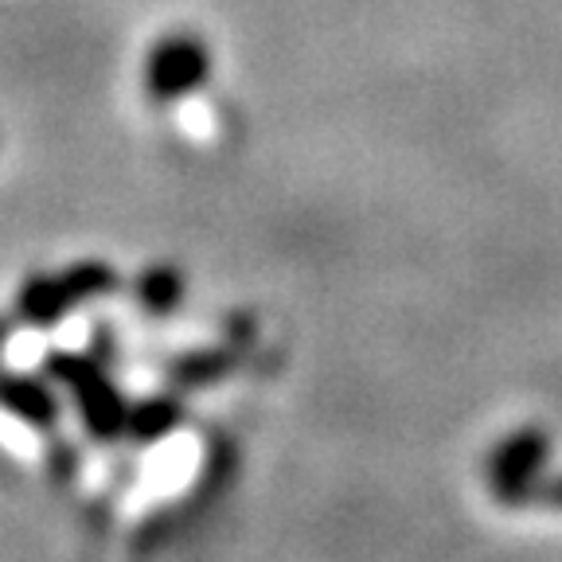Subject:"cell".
<instances>
[{
    "label": "cell",
    "instance_id": "6da1fadb",
    "mask_svg": "<svg viewBox=\"0 0 562 562\" xmlns=\"http://www.w3.org/2000/svg\"><path fill=\"white\" fill-rule=\"evenodd\" d=\"M117 285H122V278L102 258L70 262L67 270H55V273H35L16 293V321L27 328H55L75 308L110 297Z\"/></svg>",
    "mask_w": 562,
    "mask_h": 562
},
{
    "label": "cell",
    "instance_id": "7a4b0ae2",
    "mask_svg": "<svg viewBox=\"0 0 562 562\" xmlns=\"http://www.w3.org/2000/svg\"><path fill=\"white\" fill-rule=\"evenodd\" d=\"M44 375H52L63 386L79 411L82 426L94 441H117L125 438L130 426V398L114 383V375L82 351H52L44 360Z\"/></svg>",
    "mask_w": 562,
    "mask_h": 562
},
{
    "label": "cell",
    "instance_id": "3957f363",
    "mask_svg": "<svg viewBox=\"0 0 562 562\" xmlns=\"http://www.w3.org/2000/svg\"><path fill=\"white\" fill-rule=\"evenodd\" d=\"M211 79V52L200 35L176 32L149 47L145 67H140V87L153 105L184 102L188 94Z\"/></svg>",
    "mask_w": 562,
    "mask_h": 562
},
{
    "label": "cell",
    "instance_id": "277c9868",
    "mask_svg": "<svg viewBox=\"0 0 562 562\" xmlns=\"http://www.w3.org/2000/svg\"><path fill=\"white\" fill-rule=\"evenodd\" d=\"M551 453V434L543 426H524V430L508 434L501 446L488 453V488L504 508H524L531 488L539 484Z\"/></svg>",
    "mask_w": 562,
    "mask_h": 562
},
{
    "label": "cell",
    "instance_id": "5b68a950",
    "mask_svg": "<svg viewBox=\"0 0 562 562\" xmlns=\"http://www.w3.org/2000/svg\"><path fill=\"white\" fill-rule=\"evenodd\" d=\"M0 411L9 414V418L24 422V426H32V430L52 434L55 422H59V398H55L47 379L0 368Z\"/></svg>",
    "mask_w": 562,
    "mask_h": 562
},
{
    "label": "cell",
    "instance_id": "8992f818",
    "mask_svg": "<svg viewBox=\"0 0 562 562\" xmlns=\"http://www.w3.org/2000/svg\"><path fill=\"white\" fill-rule=\"evenodd\" d=\"M238 363H243V348L215 344V348H195V351H184L180 360H172L168 379H172V386H180V391H200V386L223 383Z\"/></svg>",
    "mask_w": 562,
    "mask_h": 562
},
{
    "label": "cell",
    "instance_id": "52a82bcc",
    "mask_svg": "<svg viewBox=\"0 0 562 562\" xmlns=\"http://www.w3.org/2000/svg\"><path fill=\"white\" fill-rule=\"evenodd\" d=\"M180 426V398L176 395H149L130 406V426L125 438L137 446H153V441L168 438Z\"/></svg>",
    "mask_w": 562,
    "mask_h": 562
},
{
    "label": "cell",
    "instance_id": "ba28073f",
    "mask_svg": "<svg viewBox=\"0 0 562 562\" xmlns=\"http://www.w3.org/2000/svg\"><path fill=\"white\" fill-rule=\"evenodd\" d=\"M133 293H137V301L149 308V313L165 316L184 301V278H180V270H172V266H149V270L133 281Z\"/></svg>",
    "mask_w": 562,
    "mask_h": 562
},
{
    "label": "cell",
    "instance_id": "9c48e42d",
    "mask_svg": "<svg viewBox=\"0 0 562 562\" xmlns=\"http://www.w3.org/2000/svg\"><path fill=\"white\" fill-rule=\"evenodd\" d=\"M524 508H547V512H562V476H539V484L531 488Z\"/></svg>",
    "mask_w": 562,
    "mask_h": 562
}]
</instances>
